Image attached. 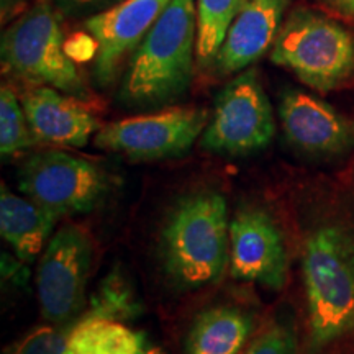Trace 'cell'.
Segmentation results:
<instances>
[{"label": "cell", "mask_w": 354, "mask_h": 354, "mask_svg": "<svg viewBox=\"0 0 354 354\" xmlns=\"http://www.w3.org/2000/svg\"><path fill=\"white\" fill-rule=\"evenodd\" d=\"M307 299V351L318 354L354 342V225L317 221L302 245Z\"/></svg>", "instance_id": "obj_1"}, {"label": "cell", "mask_w": 354, "mask_h": 354, "mask_svg": "<svg viewBox=\"0 0 354 354\" xmlns=\"http://www.w3.org/2000/svg\"><path fill=\"white\" fill-rule=\"evenodd\" d=\"M159 258L166 276L180 289L216 284L230 263L227 201L215 190L180 197L159 233Z\"/></svg>", "instance_id": "obj_2"}, {"label": "cell", "mask_w": 354, "mask_h": 354, "mask_svg": "<svg viewBox=\"0 0 354 354\" xmlns=\"http://www.w3.org/2000/svg\"><path fill=\"white\" fill-rule=\"evenodd\" d=\"M196 55V0H171L131 55L122 100L138 107L176 100L187 91Z\"/></svg>", "instance_id": "obj_3"}, {"label": "cell", "mask_w": 354, "mask_h": 354, "mask_svg": "<svg viewBox=\"0 0 354 354\" xmlns=\"http://www.w3.org/2000/svg\"><path fill=\"white\" fill-rule=\"evenodd\" d=\"M271 59L317 91L348 87L354 82V35L328 17L299 8L279 30Z\"/></svg>", "instance_id": "obj_4"}, {"label": "cell", "mask_w": 354, "mask_h": 354, "mask_svg": "<svg viewBox=\"0 0 354 354\" xmlns=\"http://www.w3.org/2000/svg\"><path fill=\"white\" fill-rule=\"evenodd\" d=\"M3 71L33 86H50L84 99V86L64 44L61 19L48 0H38L17 17L0 43Z\"/></svg>", "instance_id": "obj_5"}, {"label": "cell", "mask_w": 354, "mask_h": 354, "mask_svg": "<svg viewBox=\"0 0 354 354\" xmlns=\"http://www.w3.org/2000/svg\"><path fill=\"white\" fill-rule=\"evenodd\" d=\"M276 135L271 102L256 69H246L225 86L201 136L203 149L243 156L268 148Z\"/></svg>", "instance_id": "obj_6"}, {"label": "cell", "mask_w": 354, "mask_h": 354, "mask_svg": "<svg viewBox=\"0 0 354 354\" xmlns=\"http://www.w3.org/2000/svg\"><path fill=\"white\" fill-rule=\"evenodd\" d=\"M209 120L207 109H162L100 127L94 136V145L136 161L179 156L201 138Z\"/></svg>", "instance_id": "obj_7"}, {"label": "cell", "mask_w": 354, "mask_h": 354, "mask_svg": "<svg viewBox=\"0 0 354 354\" xmlns=\"http://www.w3.org/2000/svg\"><path fill=\"white\" fill-rule=\"evenodd\" d=\"M19 189L61 218L95 209L107 194L109 177L88 159L50 149L20 166Z\"/></svg>", "instance_id": "obj_8"}, {"label": "cell", "mask_w": 354, "mask_h": 354, "mask_svg": "<svg viewBox=\"0 0 354 354\" xmlns=\"http://www.w3.org/2000/svg\"><path fill=\"white\" fill-rule=\"evenodd\" d=\"M94 246L86 230L66 225L44 248L37 272V292L43 317L64 325L82 310Z\"/></svg>", "instance_id": "obj_9"}, {"label": "cell", "mask_w": 354, "mask_h": 354, "mask_svg": "<svg viewBox=\"0 0 354 354\" xmlns=\"http://www.w3.org/2000/svg\"><path fill=\"white\" fill-rule=\"evenodd\" d=\"M230 274L279 290L289 276L284 236L272 216L259 207H245L230 221Z\"/></svg>", "instance_id": "obj_10"}, {"label": "cell", "mask_w": 354, "mask_h": 354, "mask_svg": "<svg viewBox=\"0 0 354 354\" xmlns=\"http://www.w3.org/2000/svg\"><path fill=\"white\" fill-rule=\"evenodd\" d=\"M171 0H120L84 21L95 44L94 74L102 86L117 79L125 57L135 53Z\"/></svg>", "instance_id": "obj_11"}, {"label": "cell", "mask_w": 354, "mask_h": 354, "mask_svg": "<svg viewBox=\"0 0 354 354\" xmlns=\"http://www.w3.org/2000/svg\"><path fill=\"white\" fill-rule=\"evenodd\" d=\"M20 100L37 141L81 148L100 130V123L82 99L55 87L32 86Z\"/></svg>", "instance_id": "obj_12"}, {"label": "cell", "mask_w": 354, "mask_h": 354, "mask_svg": "<svg viewBox=\"0 0 354 354\" xmlns=\"http://www.w3.org/2000/svg\"><path fill=\"white\" fill-rule=\"evenodd\" d=\"M279 117L287 140L307 153L336 154L349 148L354 140V128L343 115L304 92L284 94Z\"/></svg>", "instance_id": "obj_13"}, {"label": "cell", "mask_w": 354, "mask_h": 354, "mask_svg": "<svg viewBox=\"0 0 354 354\" xmlns=\"http://www.w3.org/2000/svg\"><path fill=\"white\" fill-rule=\"evenodd\" d=\"M289 0H245L215 59L221 74L241 73L276 41Z\"/></svg>", "instance_id": "obj_14"}, {"label": "cell", "mask_w": 354, "mask_h": 354, "mask_svg": "<svg viewBox=\"0 0 354 354\" xmlns=\"http://www.w3.org/2000/svg\"><path fill=\"white\" fill-rule=\"evenodd\" d=\"M59 220L41 203L13 194L6 184L0 189V233L17 258L32 263L43 253L53 228Z\"/></svg>", "instance_id": "obj_15"}, {"label": "cell", "mask_w": 354, "mask_h": 354, "mask_svg": "<svg viewBox=\"0 0 354 354\" xmlns=\"http://www.w3.org/2000/svg\"><path fill=\"white\" fill-rule=\"evenodd\" d=\"M253 331V318L236 307L198 313L187 336L189 354H240Z\"/></svg>", "instance_id": "obj_16"}, {"label": "cell", "mask_w": 354, "mask_h": 354, "mask_svg": "<svg viewBox=\"0 0 354 354\" xmlns=\"http://www.w3.org/2000/svg\"><path fill=\"white\" fill-rule=\"evenodd\" d=\"M143 343L123 322L86 315L71 326L66 354H136Z\"/></svg>", "instance_id": "obj_17"}, {"label": "cell", "mask_w": 354, "mask_h": 354, "mask_svg": "<svg viewBox=\"0 0 354 354\" xmlns=\"http://www.w3.org/2000/svg\"><path fill=\"white\" fill-rule=\"evenodd\" d=\"M245 0H196L197 59L201 64L215 63L230 26Z\"/></svg>", "instance_id": "obj_18"}, {"label": "cell", "mask_w": 354, "mask_h": 354, "mask_svg": "<svg viewBox=\"0 0 354 354\" xmlns=\"http://www.w3.org/2000/svg\"><path fill=\"white\" fill-rule=\"evenodd\" d=\"M140 312L141 305L130 281L123 276L120 269H113L102 279L86 315L127 322L138 317Z\"/></svg>", "instance_id": "obj_19"}, {"label": "cell", "mask_w": 354, "mask_h": 354, "mask_svg": "<svg viewBox=\"0 0 354 354\" xmlns=\"http://www.w3.org/2000/svg\"><path fill=\"white\" fill-rule=\"evenodd\" d=\"M37 143L26 120L21 100L17 99L10 86L0 88V153L3 158L13 156L21 149Z\"/></svg>", "instance_id": "obj_20"}, {"label": "cell", "mask_w": 354, "mask_h": 354, "mask_svg": "<svg viewBox=\"0 0 354 354\" xmlns=\"http://www.w3.org/2000/svg\"><path fill=\"white\" fill-rule=\"evenodd\" d=\"M69 331L55 323L37 326L8 348L6 354H64Z\"/></svg>", "instance_id": "obj_21"}, {"label": "cell", "mask_w": 354, "mask_h": 354, "mask_svg": "<svg viewBox=\"0 0 354 354\" xmlns=\"http://www.w3.org/2000/svg\"><path fill=\"white\" fill-rule=\"evenodd\" d=\"M243 354H297L294 331L286 322L274 320L251 339Z\"/></svg>", "instance_id": "obj_22"}, {"label": "cell", "mask_w": 354, "mask_h": 354, "mask_svg": "<svg viewBox=\"0 0 354 354\" xmlns=\"http://www.w3.org/2000/svg\"><path fill=\"white\" fill-rule=\"evenodd\" d=\"M69 12H92L109 7L112 0H57Z\"/></svg>", "instance_id": "obj_23"}, {"label": "cell", "mask_w": 354, "mask_h": 354, "mask_svg": "<svg viewBox=\"0 0 354 354\" xmlns=\"http://www.w3.org/2000/svg\"><path fill=\"white\" fill-rule=\"evenodd\" d=\"M322 2L338 13H342V15L354 19V0H322Z\"/></svg>", "instance_id": "obj_24"}, {"label": "cell", "mask_w": 354, "mask_h": 354, "mask_svg": "<svg viewBox=\"0 0 354 354\" xmlns=\"http://www.w3.org/2000/svg\"><path fill=\"white\" fill-rule=\"evenodd\" d=\"M136 354H166V353L158 346H148V344H146V342H145L143 346L140 348V351Z\"/></svg>", "instance_id": "obj_25"}, {"label": "cell", "mask_w": 354, "mask_h": 354, "mask_svg": "<svg viewBox=\"0 0 354 354\" xmlns=\"http://www.w3.org/2000/svg\"><path fill=\"white\" fill-rule=\"evenodd\" d=\"M13 0H2V13L6 15V13L8 12V8H10Z\"/></svg>", "instance_id": "obj_26"}, {"label": "cell", "mask_w": 354, "mask_h": 354, "mask_svg": "<svg viewBox=\"0 0 354 354\" xmlns=\"http://www.w3.org/2000/svg\"><path fill=\"white\" fill-rule=\"evenodd\" d=\"M117 2H120V0H112V3H117ZM112 3H110V6H112Z\"/></svg>", "instance_id": "obj_27"}, {"label": "cell", "mask_w": 354, "mask_h": 354, "mask_svg": "<svg viewBox=\"0 0 354 354\" xmlns=\"http://www.w3.org/2000/svg\"><path fill=\"white\" fill-rule=\"evenodd\" d=\"M64 354H66V353H64Z\"/></svg>", "instance_id": "obj_28"}]
</instances>
